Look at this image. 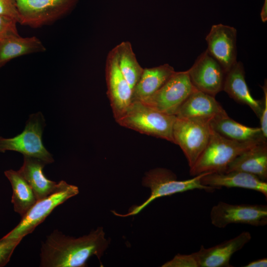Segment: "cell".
<instances>
[{"instance_id": "31", "label": "cell", "mask_w": 267, "mask_h": 267, "mask_svg": "<svg viewBox=\"0 0 267 267\" xmlns=\"http://www.w3.org/2000/svg\"><path fill=\"white\" fill-rule=\"evenodd\" d=\"M260 15L262 22H266L267 21V0H264Z\"/></svg>"}, {"instance_id": "10", "label": "cell", "mask_w": 267, "mask_h": 267, "mask_svg": "<svg viewBox=\"0 0 267 267\" xmlns=\"http://www.w3.org/2000/svg\"><path fill=\"white\" fill-rule=\"evenodd\" d=\"M210 216L212 224L221 228L232 223L263 226L267 224V206L220 201L213 206Z\"/></svg>"}, {"instance_id": "9", "label": "cell", "mask_w": 267, "mask_h": 267, "mask_svg": "<svg viewBox=\"0 0 267 267\" xmlns=\"http://www.w3.org/2000/svg\"><path fill=\"white\" fill-rule=\"evenodd\" d=\"M195 89L187 70L176 71L159 89L140 101L161 112L175 115L180 106Z\"/></svg>"}, {"instance_id": "6", "label": "cell", "mask_w": 267, "mask_h": 267, "mask_svg": "<svg viewBox=\"0 0 267 267\" xmlns=\"http://www.w3.org/2000/svg\"><path fill=\"white\" fill-rule=\"evenodd\" d=\"M44 126L45 121L41 113L31 115L20 134L12 138L0 137V152L16 151L24 156L39 159L46 164L53 163L54 159L42 141Z\"/></svg>"}, {"instance_id": "13", "label": "cell", "mask_w": 267, "mask_h": 267, "mask_svg": "<svg viewBox=\"0 0 267 267\" xmlns=\"http://www.w3.org/2000/svg\"><path fill=\"white\" fill-rule=\"evenodd\" d=\"M237 30L232 26L213 25L205 38L208 53L227 72L237 62Z\"/></svg>"}, {"instance_id": "8", "label": "cell", "mask_w": 267, "mask_h": 267, "mask_svg": "<svg viewBox=\"0 0 267 267\" xmlns=\"http://www.w3.org/2000/svg\"><path fill=\"white\" fill-rule=\"evenodd\" d=\"M20 24L38 28L54 22L68 13L78 0H14Z\"/></svg>"}, {"instance_id": "3", "label": "cell", "mask_w": 267, "mask_h": 267, "mask_svg": "<svg viewBox=\"0 0 267 267\" xmlns=\"http://www.w3.org/2000/svg\"><path fill=\"white\" fill-rule=\"evenodd\" d=\"M176 119L175 115L163 113L134 100L116 121L122 127L174 143L173 128Z\"/></svg>"}, {"instance_id": "5", "label": "cell", "mask_w": 267, "mask_h": 267, "mask_svg": "<svg viewBox=\"0 0 267 267\" xmlns=\"http://www.w3.org/2000/svg\"><path fill=\"white\" fill-rule=\"evenodd\" d=\"M77 186L60 181L57 189L48 196L38 200L21 217V220L11 231L3 238L8 239H23L35 229L58 206L79 193Z\"/></svg>"}, {"instance_id": "23", "label": "cell", "mask_w": 267, "mask_h": 267, "mask_svg": "<svg viewBox=\"0 0 267 267\" xmlns=\"http://www.w3.org/2000/svg\"><path fill=\"white\" fill-rule=\"evenodd\" d=\"M4 175L12 186L14 210L22 217L37 201L33 190L18 171L7 170Z\"/></svg>"}, {"instance_id": "25", "label": "cell", "mask_w": 267, "mask_h": 267, "mask_svg": "<svg viewBox=\"0 0 267 267\" xmlns=\"http://www.w3.org/2000/svg\"><path fill=\"white\" fill-rule=\"evenodd\" d=\"M22 239H8L2 238L0 239V267L5 266Z\"/></svg>"}, {"instance_id": "30", "label": "cell", "mask_w": 267, "mask_h": 267, "mask_svg": "<svg viewBox=\"0 0 267 267\" xmlns=\"http://www.w3.org/2000/svg\"><path fill=\"white\" fill-rule=\"evenodd\" d=\"M244 267H267V259L264 258L253 261L249 263Z\"/></svg>"}, {"instance_id": "15", "label": "cell", "mask_w": 267, "mask_h": 267, "mask_svg": "<svg viewBox=\"0 0 267 267\" xmlns=\"http://www.w3.org/2000/svg\"><path fill=\"white\" fill-rule=\"evenodd\" d=\"M227 114L214 96L195 89L175 114L179 118H199L211 121Z\"/></svg>"}, {"instance_id": "22", "label": "cell", "mask_w": 267, "mask_h": 267, "mask_svg": "<svg viewBox=\"0 0 267 267\" xmlns=\"http://www.w3.org/2000/svg\"><path fill=\"white\" fill-rule=\"evenodd\" d=\"M46 48L35 36H12L0 41V68L11 60L26 54L44 52Z\"/></svg>"}, {"instance_id": "26", "label": "cell", "mask_w": 267, "mask_h": 267, "mask_svg": "<svg viewBox=\"0 0 267 267\" xmlns=\"http://www.w3.org/2000/svg\"><path fill=\"white\" fill-rule=\"evenodd\" d=\"M163 267H198L194 253L189 255L178 254L171 261L166 262Z\"/></svg>"}, {"instance_id": "20", "label": "cell", "mask_w": 267, "mask_h": 267, "mask_svg": "<svg viewBox=\"0 0 267 267\" xmlns=\"http://www.w3.org/2000/svg\"><path fill=\"white\" fill-rule=\"evenodd\" d=\"M175 72L169 64L144 68L139 81L133 89L132 101L142 100L154 94Z\"/></svg>"}, {"instance_id": "1", "label": "cell", "mask_w": 267, "mask_h": 267, "mask_svg": "<svg viewBox=\"0 0 267 267\" xmlns=\"http://www.w3.org/2000/svg\"><path fill=\"white\" fill-rule=\"evenodd\" d=\"M109 243L102 227L79 238L66 236L54 230L42 243L40 267H86L88 260L92 256L100 261Z\"/></svg>"}, {"instance_id": "18", "label": "cell", "mask_w": 267, "mask_h": 267, "mask_svg": "<svg viewBox=\"0 0 267 267\" xmlns=\"http://www.w3.org/2000/svg\"><path fill=\"white\" fill-rule=\"evenodd\" d=\"M246 172L266 181L267 179V142H260L245 150L227 166L224 172Z\"/></svg>"}, {"instance_id": "29", "label": "cell", "mask_w": 267, "mask_h": 267, "mask_svg": "<svg viewBox=\"0 0 267 267\" xmlns=\"http://www.w3.org/2000/svg\"><path fill=\"white\" fill-rule=\"evenodd\" d=\"M264 91L263 106L259 117L260 128L265 139H267V83L266 79L264 84L261 87Z\"/></svg>"}, {"instance_id": "4", "label": "cell", "mask_w": 267, "mask_h": 267, "mask_svg": "<svg viewBox=\"0 0 267 267\" xmlns=\"http://www.w3.org/2000/svg\"><path fill=\"white\" fill-rule=\"evenodd\" d=\"M260 142L263 141L238 142L230 140L212 129L208 142L195 163L189 168V174L194 177L208 172H224L235 158Z\"/></svg>"}, {"instance_id": "17", "label": "cell", "mask_w": 267, "mask_h": 267, "mask_svg": "<svg viewBox=\"0 0 267 267\" xmlns=\"http://www.w3.org/2000/svg\"><path fill=\"white\" fill-rule=\"evenodd\" d=\"M242 63L237 62L225 73L222 90L238 103L247 105L259 118L263 101L255 99L251 94L245 81Z\"/></svg>"}, {"instance_id": "12", "label": "cell", "mask_w": 267, "mask_h": 267, "mask_svg": "<svg viewBox=\"0 0 267 267\" xmlns=\"http://www.w3.org/2000/svg\"><path fill=\"white\" fill-rule=\"evenodd\" d=\"M187 72L196 89L214 97L222 90L226 73L207 50L199 55Z\"/></svg>"}, {"instance_id": "21", "label": "cell", "mask_w": 267, "mask_h": 267, "mask_svg": "<svg viewBox=\"0 0 267 267\" xmlns=\"http://www.w3.org/2000/svg\"><path fill=\"white\" fill-rule=\"evenodd\" d=\"M211 128L221 135L238 142L267 141L260 127H250L230 118L228 115L215 118L210 123Z\"/></svg>"}, {"instance_id": "11", "label": "cell", "mask_w": 267, "mask_h": 267, "mask_svg": "<svg viewBox=\"0 0 267 267\" xmlns=\"http://www.w3.org/2000/svg\"><path fill=\"white\" fill-rule=\"evenodd\" d=\"M107 95L115 120L121 117L132 102L133 89L118 66L115 50L108 54L105 65Z\"/></svg>"}, {"instance_id": "7", "label": "cell", "mask_w": 267, "mask_h": 267, "mask_svg": "<svg viewBox=\"0 0 267 267\" xmlns=\"http://www.w3.org/2000/svg\"><path fill=\"white\" fill-rule=\"evenodd\" d=\"M209 120L176 117L173 128L174 143L183 151L191 168L206 147L211 132Z\"/></svg>"}, {"instance_id": "2", "label": "cell", "mask_w": 267, "mask_h": 267, "mask_svg": "<svg viewBox=\"0 0 267 267\" xmlns=\"http://www.w3.org/2000/svg\"><path fill=\"white\" fill-rule=\"evenodd\" d=\"M209 172L202 173L190 179L179 180L175 174L169 169L157 168L150 170L146 173L142 179L143 185L149 188L151 190L148 198L141 205L133 206L126 214H118L114 211L112 212L119 217L134 216L159 198L194 189L213 192L216 189L215 188L204 185L201 183V178Z\"/></svg>"}, {"instance_id": "16", "label": "cell", "mask_w": 267, "mask_h": 267, "mask_svg": "<svg viewBox=\"0 0 267 267\" xmlns=\"http://www.w3.org/2000/svg\"><path fill=\"white\" fill-rule=\"evenodd\" d=\"M202 184L215 188L238 187L259 192L267 197V182L252 174L238 171L210 172L201 178Z\"/></svg>"}, {"instance_id": "27", "label": "cell", "mask_w": 267, "mask_h": 267, "mask_svg": "<svg viewBox=\"0 0 267 267\" xmlns=\"http://www.w3.org/2000/svg\"><path fill=\"white\" fill-rule=\"evenodd\" d=\"M17 21L0 15V41L7 38L18 36Z\"/></svg>"}, {"instance_id": "14", "label": "cell", "mask_w": 267, "mask_h": 267, "mask_svg": "<svg viewBox=\"0 0 267 267\" xmlns=\"http://www.w3.org/2000/svg\"><path fill=\"white\" fill-rule=\"evenodd\" d=\"M252 238L248 231H243L236 236L217 245L200 249L193 253L198 267H232L230 264L232 256L250 242Z\"/></svg>"}, {"instance_id": "28", "label": "cell", "mask_w": 267, "mask_h": 267, "mask_svg": "<svg viewBox=\"0 0 267 267\" xmlns=\"http://www.w3.org/2000/svg\"><path fill=\"white\" fill-rule=\"evenodd\" d=\"M0 15L20 23V17L14 0H0Z\"/></svg>"}, {"instance_id": "19", "label": "cell", "mask_w": 267, "mask_h": 267, "mask_svg": "<svg viewBox=\"0 0 267 267\" xmlns=\"http://www.w3.org/2000/svg\"><path fill=\"white\" fill-rule=\"evenodd\" d=\"M46 165L44 161L32 157L24 156V162L18 172L32 188L37 200L53 192L58 182L48 179L43 172Z\"/></svg>"}, {"instance_id": "24", "label": "cell", "mask_w": 267, "mask_h": 267, "mask_svg": "<svg viewBox=\"0 0 267 267\" xmlns=\"http://www.w3.org/2000/svg\"><path fill=\"white\" fill-rule=\"evenodd\" d=\"M114 49L120 70L133 89L139 81L144 68L138 62L129 42H122Z\"/></svg>"}]
</instances>
